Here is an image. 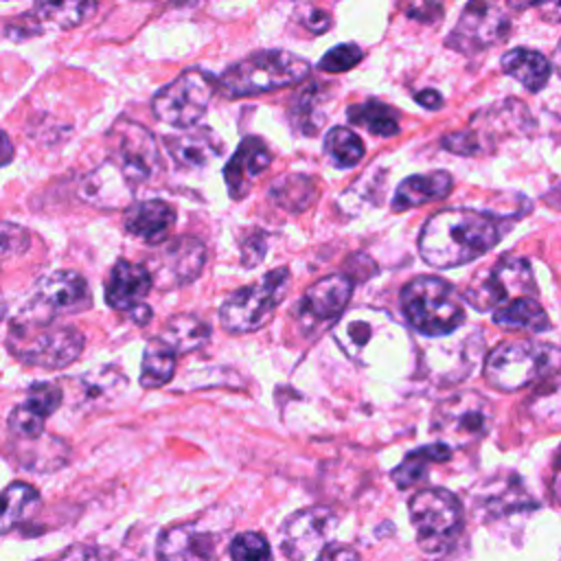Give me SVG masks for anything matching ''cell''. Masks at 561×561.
<instances>
[{
  "label": "cell",
  "mask_w": 561,
  "mask_h": 561,
  "mask_svg": "<svg viewBox=\"0 0 561 561\" xmlns=\"http://www.w3.org/2000/svg\"><path fill=\"white\" fill-rule=\"evenodd\" d=\"M502 230L497 219L471 208H445L432 215L419 237V252L432 267L465 265L495 248Z\"/></svg>",
  "instance_id": "obj_1"
},
{
  "label": "cell",
  "mask_w": 561,
  "mask_h": 561,
  "mask_svg": "<svg viewBox=\"0 0 561 561\" xmlns=\"http://www.w3.org/2000/svg\"><path fill=\"white\" fill-rule=\"evenodd\" d=\"M557 370H561V346L535 340L502 342L484 362L486 381L502 392L526 388Z\"/></svg>",
  "instance_id": "obj_2"
},
{
  "label": "cell",
  "mask_w": 561,
  "mask_h": 561,
  "mask_svg": "<svg viewBox=\"0 0 561 561\" xmlns=\"http://www.w3.org/2000/svg\"><path fill=\"white\" fill-rule=\"evenodd\" d=\"M307 59L287 50H256L230 66L219 79L217 88L230 99L252 96L261 92L280 90L302 81L309 75Z\"/></svg>",
  "instance_id": "obj_3"
},
{
  "label": "cell",
  "mask_w": 561,
  "mask_h": 561,
  "mask_svg": "<svg viewBox=\"0 0 561 561\" xmlns=\"http://www.w3.org/2000/svg\"><path fill=\"white\" fill-rule=\"evenodd\" d=\"M401 307L408 322L423 335L438 337L465 322L462 298L451 283L438 276H416L401 289Z\"/></svg>",
  "instance_id": "obj_4"
},
{
  "label": "cell",
  "mask_w": 561,
  "mask_h": 561,
  "mask_svg": "<svg viewBox=\"0 0 561 561\" xmlns=\"http://www.w3.org/2000/svg\"><path fill=\"white\" fill-rule=\"evenodd\" d=\"M289 283V270L276 267L267 272L261 280L239 287L224 300L219 309L221 327L230 333H250L261 329L272 318L280 300L287 296Z\"/></svg>",
  "instance_id": "obj_5"
},
{
  "label": "cell",
  "mask_w": 561,
  "mask_h": 561,
  "mask_svg": "<svg viewBox=\"0 0 561 561\" xmlns=\"http://www.w3.org/2000/svg\"><path fill=\"white\" fill-rule=\"evenodd\" d=\"M410 519L425 554L447 552L462 530V506L447 489H425L410 500Z\"/></svg>",
  "instance_id": "obj_6"
},
{
  "label": "cell",
  "mask_w": 561,
  "mask_h": 561,
  "mask_svg": "<svg viewBox=\"0 0 561 561\" xmlns=\"http://www.w3.org/2000/svg\"><path fill=\"white\" fill-rule=\"evenodd\" d=\"M92 305L88 283L81 274L59 270L50 272L33 285L31 298L15 318L20 327H46L50 320L68 313L85 311Z\"/></svg>",
  "instance_id": "obj_7"
},
{
  "label": "cell",
  "mask_w": 561,
  "mask_h": 561,
  "mask_svg": "<svg viewBox=\"0 0 561 561\" xmlns=\"http://www.w3.org/2000/svg\"><path fill=\"white\" fill-rule=\"evenodd\" d=\"M11 353L28 366L57 370L72 364L83 351V335L75 327H11Z\"/></svg>",
  "instance_id": "obj_8"
},
{
  "label": "cell",
  "mask_w": 561,
  "mask_h": 561,
  "mask_svg": "<svg viewBox=\"0 0 561 561\" xmlns=\"http://www.w3.org/2000/svg\"><path fill=\"white\" fill-rule=\"evenodd\" d=\"M535 291L537 283L530 263L522 256L506 254L491 270L471 280L465 300L478 311H489L500 309L515 298L535 296Z\"/></svg>",
  "instance_id": "obj_9"
},
{
  "label": "cell",
  "mask_w": 561,
  "mask_h": 561,
  "mask_svg": "<svg viewBox=\"0 0 561 561\" xmlns=\"http://www.w3.org/2000/svg\"><path fill=\"white\" fill-rule=\"evenodd\" d=\"M105 147L110 164L134 186L147 182L160 167V153L151 131L129 118H118L107 136Z\"/></svg>",
  "instance_id": "obj_10"
},
{
  "label": "cell",
  "mask_w": 561,
  "mask_h": 561,
  "mask_svg": "<svg viewBox=\"0 0 561 561\" xmlns=\"http://www.w3.org/2000/svg\"><path fill=\"white\" fill-rule=\"evenodd\" d=\"M213 81L199 68H188L153 96V114L173 127H191L206 112L213 96Z\"/></svg>",
  "instance_id": "obj_11"
},
{
  "label": "cell",
  "mask_w": 561,
  "mask_h": 561,
  "mask_svg": "<svg viewBox=\"0 0 561 561\" xmlns=\"http://www.w3.org/2000/svg\"><path fill=\"white\" fill-rule=\"evenodd\" d=\"M432 425L443 436L440 443L462 447L489 432L491 405L478 392H458L436 405Z\"/></svg>",
  "instance_id": "obj_12"
},
{
  "label": "cell",
  "mask_w": 561,
  "mask_h": 561,
  "mask_svg": "<svg viewBox=\"0 0 561 561\" xmlns=\"http://www.w3.org/2000/svg\"><path fill=\"white\" fill-rule=\"evenodd\" d=\"M511 31L508 15L491 0H469L447 35L445 44L458 53L473 55L497 42Z\"/></svg>",
  "instance_id": "obj_13"
},
{
  "label": "cell",
  "mask_w": 561,
  "mask_h": 561,
  "mask_svg": "<svg viewBox=\"0 0 561 561\" xmlns=\"http://www.w3.org/2000/svg\"><path fill=\"white\" fill-rule=\"evenodd\" d=\"M337 524V515L329 506H309L291 517L285 519L283 524V550L287 557L294 561H302L316 550H322Z\"/></svg>",
  "instance_id": "obj_14"
},
{
  "label": "cell",
  "mask_w": 561,
  "mask_h": 561,
  "mask_svg": "<svg viewBox=\"0 0 561 561\" xmlns=\"http://www.w3.org/2000/svg\"><path fill=\"white\" fill-rule=\"evenodd\" d=\"M353 294V280L348 274H329L316 280L300 300V318L305 322L335 320L348 305Z\"/></svg>",
  "instance_id": "obj_15"
},
{
  "label": "cell",
  "mask_w": 561,
  "mask_h": 561,
  "mask_svg": "<svg viewBox=\"0 0 561 561\" xmlns=\"http://www.w3.org/2000/svg\"><path fill=\"white\" fill-rule=\"evenodd\" d=\"M270 162H272V153L261 138L256 136L243 138L224 169L228 195L232 199L245 197L252 191V184L256 182V178L270 167Z\"/></svg>",
  "instance_id": "obj_16"
},
{
  "label": "cell",
  "mask_w": 561,
  "mask_h": 561,
  "mask_svg": "<svg viewBox=\"0 0 561 561\" xmlns=\"http://www.w3.org/2000/svg\"><path fill=\"white\" fill-rule=\"evenodd\" d=\"M153 285V276L145 265L121 259L105 283V302L116 311H134L142 305Z\"/></svg>",
  "instance_id": "obj_17"
},
{
  "label": "cell",
  "mask_w": 561,
  "mask_h": 561,
  "mask_svg": "<svg viewBox=\"0 0 561 561\" xmlns=\"http://www.w3.org/2000/svg\"><path fill=\"white\" fill-rule=\"evenodd\" d=\"M158 561H213L215 539L191 524H180L162 530L156 543Z\"/></svg>",
  "instance_id": "obj_18"
},
{
  "label": "cell",
  "mask_w": 561,
  "mask_h": 561,
  "mask_svg": "<svg viewBox=\"0 0 561 561\" xmlns=\"http://www.w3.org/2000/svg\"><path fill=\"white\" fill-rule=\"evenodd\" d=\"M206 263V245L191 234L171 239L160 254V270L169 285H186L195 280Z\"/></svg>",
  "instance_id": "obj_19"
},
{
  "label": "cell",
  "mask_w": 561,
  "mask_h": 561,
  "mask_svg": "<svg viewBox=\"0 0 561 561\" xmlns=\"http://www.w3.org/2000/svg\"><path fill=\"white\" fill-rule=\"evenodd\" d=\"M175 224V210L162 199H145L125 213V230L147 243L162 241Z\"/></svg>",
  "instance_id": "obj_20"
},
{
  "label": "cell",
  "mask_w": 561,
  "mask_h": 561,
  "mask_svg": "<svg viewBox=\"0 0 561 561\" xmlns=\"http://www.w3.org/2000/svg\"><path fill=\"white\" fill-rule=\"evenodd\" d=\"M451 175L447 171H430L405 178L392 197V210L401 213L427 202H438L451 193Z\"/></svg>",
  "instance_id": "obj_21"
},
{
  "label": "cell",
  "mask_w": 561,
  "mask_h": 561,
  "mask_svg": "<svg viewBox=\"0 0 561 561\" xmlns=\"http://www.w3.org/2000/svg\"><path fill=\"white\" fill-rule=\"evenodd\" d=\"M164 145L182 167H204L221 153V145L208 127L188 129L178 136H167Z\"/></svg>",
  "instance_id": "obj_22"
},
{
  "label": "cell",
  "mask_w": 561,
  "mask_h": 561,
  "mask_svg": "<svg viewBox=\"0 0 561 561\" xmlns=\"http://www.w3.org/2000/svg\"><path fill=\"white\" fill-rule=\"evenodd\" d=\"M129 188L131 184L118 173L114 164L107 162L85 178L81 184V197L101 208H116L127 204L125 199L129 197Z\"/></svg>",
  "instance_id": "obj_23"
},
{
  "label": "cell",
  "mask_w": 561,
  "mask_h": 561,
  "mask_svg": "<svg viewBox=\"0 0 561 561\" xmlns=\"http://www.w3.org/2000/svg\"><path fill=\"white\" fill-rule=\"evenodd\" d=\"M502 70L517 79L528 92H539L550 79V61L530 48H513L502 57Z\"/></svg>",
  "instance_id": "obj_24"
},
{
  "label": "cell",
  "mask_w": 561,
  "mask_h": 561,
  "mask_svg": "<svg viewBox=\"0 0 561 561\" xmlns=\"http://www.w3.org/2000/svg\"><path fill=\"white\" fill-rule=\"evenodd\" d=\"M175 355L202 348L210 340V327L191 313L173 316L158 335Z\"/></svg>",
  "instance_id": "obj_25"
},
{
  "label": "cell",
  "mask_w": 561,
  "mask_h": 561,
  "mask_svg": "<svg viewBox=\"0 0 561 561\" xmlns=\"http://www.w3.org/2000/svg\"><path fill=\"white\" fill-rule=\"evenodd\" d=\"M493 322L504 329H524V331H535V333L550 329L548 313L543 311L539 300H535V296L515 298V300L502 305L500 309L493 311Z\"/></svg>",
  "instance_id": "obj_26"
},
{
  "label": "cell",
  "mask_w": 561,
  "mask_h": 561,
  "mask_svg": "<svg viewBox=\"0 0 561 561\" xmlns=\"http://www.w3.org/2000/svg\"><path fill=\"white\" fill-rule=\"evenodd\" d=\"M482 506L489 517H504L519 511H533L537 508V502L526 493L519 478L508 476L497 480V486L486 491Z\"/></svg>",
  "instance_id": "obj_27"
},
{
  "label": "cell",
  "mask_w": 561,
  "mask_h": 561,
  "mask_svg": "<svg viewBox=\"0 0 561 561\" xmlns=\"http://www.w3.org/2000/svg\"><path fill=\"white\" fill-rule=\"evenodd\" d=\"M272 202L287 213H305L318 197V188L311 178L302 173H287L274 180L270 188Z\"/></svg>",
  "instance_id": "obj_28"
},
{
  "label": "cell",
  "mask_w": 561,
  "mask_h": 561,
  "mask_svg": "<svg viewBox=\"0 0 561 561\" xmlns=\"http://www.w3.org/2000/svg\"><path fill=\"white\" fill-rule=\"evenodd\" d=\"M96 9V0H35L31 13L37 22H50L59 28H72L83 24Z\"/></svg>",
  "instance_id": "obj_29"
},
{
  "label": "cell",
  "mask_w": 561,
  "mask_h": 561,
  "mask_svg": "<svg viewBox=\"0 0 561 561\" xmlns=\"http://www.w3.org/2000/svg\"><path fill=\"white\" fill-rule=\"evenodd\" d=\"M322 103H324V92H322V85L318 83H311L296 94L289 110V118L300 134L313 136L324 125L327 114Z\"/></svg>",
  "instance_id": "obj_30"
},
{
  "label": "cell",
  "mask_w": 561,
  "mask_h": 561,
  "mask_svg": "<svg viewBox=\"0 0 561 561\" xmlns=\"http://www.w3.org/2000/svg\"><path fill=\"white\" fill-rule=\"evenodd\" d=\"M173 373H175V353L160 337H153L142 353L140 386L160 388L171 381Z\"/></svg>",
  "instance_id": "obj_31"
},
{
  "label": "cell",
  "mask_w": 561,
  "mask_h": 561,
  "mask_svg": "<svg viewBox=\"0 0 561 561\" xmlns=\"http://www.w3.org/2000/svg\"><path fill=\"white\" fill-rule=\"evenodd\" d=\"M451 456V447L445 443H434L425 445L421 449H414L405 456V460L392 471V480L399 489H408L414 482H419L425 476L427 465L432 462H443Z\"/></svg>",
  "instance_id": "obj_32"
},
{
  "label": "cell",
  "mask_w": 561,
  "mask_h": 561,
  "mask_svg": "<svg viewBox=\"0 0 561 561\" xmlns=\"http://www.w3.org/2000/svg\"><path fill=\"white\" fill-rule=\"evenodd\" d=\"M346 118L353 125H362L377 136H394L399 131L397 112L377 99H368L364 103L351 105L346 110Z\"/></svg>",
  "instance_id": "obj_33"
},
{
  "label": "cell",
  "mask_w": 561,
  "mask_h": 561,
  "mask_svg": "<svg viewBox=\"0 0 561 561\" xmlns=\"http://www.w3.org/2000/svg\"><path fill=\"white\" fill-rule=\"evenodd\" d=\"M39 506V493L28 482H11L4 489V513H2V530L9 533L13 526L31 517Z\"/></svg>",
  "instance_id": "obj_34"
},
{
  "label": "cell",
  "mask_w": 561,
  "mask_h": 561,
  "mask_svg": "<svg viewBox=\"0 0 561 561\" xmlns=\"http://www.w3.org/2000/svg\"><path fill=\"white\" fill-rule=\"evenodd\" d=\"M324 151L340 169H348L364 158V142L355 131L346 127H333L324 136Z\"/></svg>",
  "instance_id": "obj_35"
},
{
  "label": "cell",
  "mask_w": 561,
  "mask_h": 561,
  "mask_svg": "<svg viewBox=\"0 0 561 561\" xmlns=\"http://www.w3.org/2000/svg\"><path fill=\"white\" fill-rule=\"evenodd\" d=\"M232 561H272V548L259 533L245 530L230 541Z\"/></svg>",
  "instance_id": "obj_36"
},
{
  "label": "cell",
  "mask_w": 561,
  "mask_h": 561,
  "mask_svg": "<svg viewBox=\"0 0 561 561\" xmlns=\"http://www.w3.org/2000/svg\"><path fill=\"white\" fill-rule=\"evenodd\" d=\"M364 53L357 44H340L335 48H331L318 64L320 70L324 72H331V75H337V72H346L351 70L353 66H357L362 61Z\"/></svg>",
  "instance_id": "obj_37"
},
{
  "label": "cell",
  "mask_w": 561,
  "mask_h": 561,
  "mask_svg": "<svg viewBox=\"0 0 561 561\" xmlns=\"http://www.w3.org/2000/svg\"><path fill=\"white\" fill-rule=\"evenodd\" d=\"M401 11L423 24H434L443 18V0H401Z\"/></svg>",
  "instance_id": "obj_38"
},
{
  "label": "cell",
  "mask_w": 561,
  "mask_h": 561,
  "mask_svg": "<svg viewBox=\"0 0 561 561\" xmlns=\"http://www.w3.org/2000/svg\"><path fill=\"white\" fill-rule=\"evenodd\" d=\"M515 11H537L543 22L559 24L561 22V0H506Z\"/></svg>",
  "instance_id": "obj_39"
},
{
  "label": "cell",
  "mask_w": 561,
  "mask_h": 561,
  "mask_svg": "<svg viewBox=\"0 0 561 561\" xmlns=\"http://www.w3.org/2000/svg\"><path fill=\"white\" fill-rule=\"evenodd\" d=\"M265 248H267V234L265 232H252L241 241V263L245 267H254L261 263V259L265 256Z\"/></svg>",
  "instance_id": "obj_40"
},
{
  "label": "cell",
  "mask_w": 561,
  "mask_h": 561,
  "mask_svg": "<svg viewBox=\"0 0 561 561\" xmlns=\"http://www.w3.org/2000/svg\"><path fill=\"white\" fill-rule=\"evenodd\" d=\"M28 248V234L24 228L4 221L2 224V254L11 256V254H20Z\"/></svg>",
  "instance_id": "obj_41"
},
{
  "label": "cell",
  "mask_w": 561,
  "mask_h": 561,
  "mask_svg": "<svg viewBox=\"0 0 561 561\" xmlns=\"http://www.w3.org/2000/svg\"><path fill=\"white\" fill-rule=\"evenodd\" d=\"M300 22L305 24V28H309L316 35H320V33H324L329 28L331 18L320 7H307V11H300Z\"/></svg>",
  "instance_id": "obj_42"
},
{
  "label": "cell",
  "mask_w": 561,
  "mask_h": 561,
  "mask_svg": "<svg viewBox=\"0 0 561 561\" xmlns=\"http://www.w3.org/2000/svg\"><path fill=\"white\" fill-rule=\"evenodd\" d=\"M316 561H359V554L351 546L329 543L318 552Z\"/></svg>",
  "instance_id": "obj_43"
},
{
  "label": "cell",
  "mask_w": 561,
  "mask_h": 561,
  "mask_svg": "<svg viewBox=\"0 0 561 561\" xmlns=\"http://www.w3.org/2000/svg\"><path fill=\"white\" fill-rule=\"evenodd\" d=\"M59 561H101V554L92 546H75L59 557Z\"/></svg>",
  "instance_id": "obj_44"
},
{
  "label": "cell",
  "mask_w": 561,
  "mask_h": 561,
  "mask_svg": "<svg viewBox=\"0 0 561 561\" xmlns=\"http://www.w3.org/2000/svg\"><path fill=\"white\" fill-rule=\"evenodd\" d=\"M416 103H421L427 110H438V107H443V96L436 90L427 88V90H421L416 94Z\"/></svg>",
  "instance_id": "obj_45"
},
{
  "label": "cell",
  "mask_w": 561,
  "mask_h": 561,
  "mask_svg": "<svg viewBox=\"0 0 561 561\" xmlns=\"http://www.w3.org/2000/svg\"><path fill=\"white\" fill-rule=\"evenodd\" d=\"M550 491L554 502L561 506V449L557 451L554 465H552V482H550Z\"/></svg>",
  "instance_id": "obj_46"
},
{
  "label": "cell",
  "mask_w": 561,
  "mask_h": 561,
  "mask_svg": "<svg viewBox=\"0 0 561 561\" xmlns=\"http://www.w3.org/2000/svg\"><path fill=\"white\" fill-rule=\"evenodd\" d=\"M129 316H131V320H134L136 324L145 327V324L151 320V309H149L147 305H138L134 311H129Z\"/></svg>",
  "instance_id": "obj_47"
},
{
  "label": "cell",
  "mask_w": 561,
  "mask_h": 561,
  "mask_svg": "<svg viewBox=\"0 0 561 561\" xmlns=\"http://www.w3.org/2000/svg\"><path fill=\"white\" fill-rule=\"evenodd\" d=\"M552 66H554V70L561 75V39H559V44H557V48H554V55H552Z\"/></svg>",
  "instance_id": "obj_48"
}]
</instances>
